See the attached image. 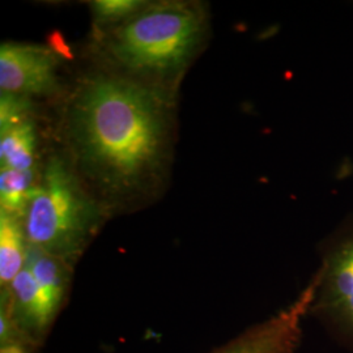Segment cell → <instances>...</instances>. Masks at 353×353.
<instances>
[{
    "instance_id": "obj_3",
    "label": "cell",
    "mask_w": 353,
    "mask_h": 353,
    "mask_svg": "<svg viewBox=\"0 0 353 353\" xmlns=\"http://www.w3.org/2000/svg\"><path fill=\"white\" fill-rule=\"evenodd\" d=\"M101 207L79 183L61 157H51L28 204L23 224L30 248L61 259L70 268L102 223Z\"/></svg>"
},
{
    "instance_id": "obj_11",
    "label": "cell",
    "mask_w": 353,
    "mask_h": 353,
    "mask_svg": "<svg viewBox=\"0 0 353 353\" xmlns=\"http://www.w3.org/2000/svg\"><path fill=\"white\" fill-rule=\"evenodd\" d=\"M145 4L140 0H97L92 3V10L100 23L113 24L123 23L143 10Z\"/></svg>"
},
{
    "instance_id": "obj_10",
    "label": "cell",
    "mask_w": 353,
    "mask_h": 353,
    "mask_svg": "<svg viewBox=\"0 0 353 353\" xmlns=\"http://www.w3.org/2000/svg\"><path fill=\"white\" fill-rule=\"evenodd\" d=\"M34 170L1 169L0 172V204L1 212L23 220L28 204L37 190Z\"/></svg>"
},
{
    "instance_id": "obj_1",
    "label": "cell",
    "mask_w": 353,
    "mask_h": 353,
    "mask_svg": "<svg viewBox=\"0 0 353 353\" xmlns=\"http://www.w3.org/2000/svg\"><path fill=\"white\" fill-rule=\"evenodd\" d=\"M68 130L81 168L109 195L137 194L163 173L169 119L161 93L150 84L89 77L71 103Z\"/></svg>"
},
{
    "instance_id": "obj_4",
    "label": "cell",
    "mask_w": 353,
    "mask_h": 353,
    "mask_svg": "<svg viewBox=\"0 0 353 353\" xmlns=\"http://www.w3.org/2000/svg\"><path fill=\"white\" fill-rule=\"evenodd\" d=\"M318 252L319 265L310 278L314 296L309 318L344 351L353 353V216L321 241Z\"/></svg>"
},
{
    "instance_id": "obj_7",
    "label": "cell",
    "mask_w": 353,
    "mask_h": 353,
    "mask_svg": "<svg viewBox=\"0 0 353 353\" xmlns=\"http://www.w3.org/2000/svg\"><path fill=\"white\" fill-rule=\"evenodd\" d=\"M28 249L23 220L0 212V283L3 290H7L24 268Z\"/></svg>"
},
{
    "instance_id": "obj_8",
    "label": "cell",
    "mask_w": 353,
    "mask_h": 353,
    "mask_svg": "<svg viewBox=\"0 0 353 353\" xmlns=\"http://www.w3.org/2000/svg\"><path fill=\"white\" fill-rule=\"evenodd\" d=\"M26 265L33 274L39 290L51 305L59 310L68 287L70 267L50 254L30 246L28 249Z\"/></svg>"
},
{
    "instance_id": "obj_13",
    "label": "cell",
    "mask_w": 353,
    "mask_h": 353,
    "mask_svg": "<svg viewBox=\"0 0 353 353\" xmlns=\"http://www.w3.org/2000/svg\"><path fill=\"white\" fill-rule=\"evenodd\" d=\"M0 353H26V351L19 344H10V345L1 347Z\"/></svg>"
},
{
    "instance_id": "obj_6",
    "label": "cell",
    "mask_w": 353,
    "mask_h": 353,
    "mask_svg": "<svg viewBox=\"0 0 353 353\" xmlns=\"http://www.w3.org/2000/svg\"><path fill=\"white\" fill-rule=\"evenodd\" d=\"M3 292H6V307L1 306V309L11 318L14 330L37 341L58 310L39 290L30 270L24 265L11 285Z\"/></svg>"
},
{
    "instance_id": "obj_9",
    "label": "cell",
    "mask_w": 353,
    "mask_h": 353,
    "mask_svg": "<svg viewBox=\"0 0 353 353\" xmlns=\"http://www.w3.org/2000/svg\"><path fill=\"white\" fill-rule=\"evenodd\" d=\"M36 148V130L29 119L3 130L0 137L1 169L34 170Z\"/></svg>"
},
{
    "instance_id": "obj_5",
    "label": "cell",
    "mask_w": 353,
    "mask_h": 353,
    "mask_svg": "<svg viewBox=\"0 0 353 353\" xmlns=\"http://www.w3.org/2000/svg\"><path fill=\"white\" fill-rule=\"evenodd\" d=\"M59 58L48 48L3 43L0 49V89L21 97L50 94L58 88Z\"/></svg>"
},
{
    "instance_id": "obj_12",
    "label": "cell",
    "mask_w": 353,
    "mask_h": 353,
    "mask_svg": "<svg viewBox=\"0 0 353 353\" xmlns=\"http://www.w3.org/2000/svg\"><path fill=\"white\" fill-rule=\"evenodd\" d=\"M29 108L30 106L28 102V97L1 93L0 130L3 131V130H7L10 127L28 121Z\"/></svg>"
},
{
    "instance_id": "obj_2",
    "label": "cell",
    "mask_w": 353,
    "mask_h": 353,
    "mask_svg": "<svg viewBox=\"0 0 353 353\" xmlns=\"http://www.w3.org/2000/svg\"><path fill=\"white\" fill-rule=\"evenodd\" d=\"M207 16L194 3L145 6L114 28L106 49L132 75L168 79L179 74L201 46Z\"/></svg>"
}]
</instances>
